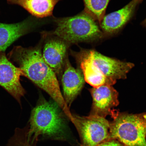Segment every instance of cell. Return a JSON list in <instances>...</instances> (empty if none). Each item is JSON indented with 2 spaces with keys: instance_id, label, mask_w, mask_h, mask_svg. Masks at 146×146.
<instances>
[{
  "instance_id": "cell-19",
  "label": "cell",
  "mask_w": 146,
  "mask_h": 146,
  "mask_svg": "<svg viewBox=\"0 0 146 146\" xmlns=\"http://www.w3.org/2000/svg\"><path fill=\"white\" fill-rule=\"evenodd\" d=\"M31 146V145H29V146Z\"/></svg>"
},
{
  "instance_id": "cell-17",
  "label": "cell",
  "mask_w": 146,
  "mask_h": 146,
  "mask_svg": "<svg viewBox=\"0 0 146 146\" xmlns=\"http://www.w3.org/2000/svg\"><path fill=\"white\" fill-rule=\"evenodd\" d=\"M143 25L146 27V18L143 22Z\"/></svg>"
},
{
  "instance_id": "cell-15",
  "label": "cell",
  "mask_w": 146,
  "mask_h": 146,
  "mask_svg": "<svg viewBox=\"0 0 146 146\" xmlns=\"http://www.w3.org/2000/svg\"><path fill=\"white\" fill-rule=\"evenodd\" d=\"M96 146H125L117 140L110 139Z\"/></svg>"
},
{
  "instance_id": "cell-3",
  "label": "cell",
  "mask_w": 146,
  "mask_h": 146,
  "mask_svg": "<svg viewBox=\"0 0 146 146\" xmlns=\"http://www.w3.org/2000/svg\"><path fill=\"white\" fill-rule=\"evenodd\" d=\"M54 21L56 28L48 33L58 36L70 45L94 41L103 36L96 20L85 11L72 17L55 18Z\"/></svg>"
},
{
  "instance_id": "cell-13",
  "label": "cell",
  "mask_w": 146,
  "mask_h": 146,
  "mask_svg": "<svg viewBox=\"0 0 146 146\" xmlns=\"http://www.w3.org/2000/svg\"><path fill=\"white\" fill-rule=\"evenodd\" d=\"M60 0H7L8 3L20 5L35 17L43 18L52 15L54 7Z\"/></svg>"
},
{
  "instance_id": "cell-6",
  "label": "cell",
  "mask_w": 146,
  "mask_h": 146,
  "mask_svg": "<svg viewBox=\"0 0 146 146\" xmlns=\"http://www.w3.org/2000/svg\"><path fill=\"white\" fill-rule=\"evenodd\" d=\"M89 52L98 72L112 85L118 80L125 79L127 73L134 66L132 63L108 57L94 50H89Z\"/></svg>"
},
{
  "instance_id": "cell-1",
  "label": "cell",
  "mask_w": 146,
  "mask_h": 146,
  "mask_svg": "<svg viewBox=\"0 0 146 146\" xmlns=\"http://www.w3.org/2000/svg\"><path fill=\"white\" fill-rule=\"evenodd\" d=\"M26 77L46 92L59 106L69 119L72 114L66 103L60 90L56 74L44 59L41 46L14 47L9 54Z\"/></svg>"
},
{
  "instance_id": "cell-8",
  "label": "cell",
  "mask_w": 146,
  "mask_h": 146,
  "mask_svg": "<svg viewBox=\"0 0 146 146\" xmlns=\"http://www.w3.org/2000/svg\"><path fill=\"white\" fill-rule=\"evenodd\" d=\"M42 53L44 61L56 75L61 74L70 45L57 36L44 33Z\"/></svg>"
},
{
  "instance_id": "cell-4",
  "label": "cell",
  "mask_w": 146,
  "mask_h": 146,
  "mask_svg": "<svg viewBox=\"0 0 146 146\" xmlns=\"http://www.w3.org/2000/svg\"><path fill=\"white\" fill-rule=\"evenodd\" d=\"M110 122V139L125 146H146V112L138 114L117 113Z\"/></svg>"
},
{
  "instance_id": "cell-16",
  "label": "cell",
  "mask_w": 146,
  "mask_h": 146,
  "mask_svg": "<svg viewBox=\"0 0 146 146\" xmlns=\"http://www.w3.org/2000/svg\"><path fill=\"white\" fill-rule=\"evenodd\" d=\"M22 143V144H21L19 146H28V142L27 141L26 138L25 139V141L23 142Z\"/></svg>"
},
{
  "instance_id": "cell-12",
  "label": "cell",
  "mask_w": 146,
  "mask_h": 146,
  "mask_svg": "<svg viewBox=\"0 0 146 146\" xmlns=\"http://www.w3.org/2000/svg\"><path fill=\"white\" fill-rule=\"evenodd\" d=\"M35 22L27 19L11 24L0 23V52H4L11 44L36 26Z\"/></svg>"
},
{
  "instance_id": "cell-10",
  "label": "cell",
  "mask_w": 146,
  "mask_h": 146,
  "mask_svg": "<svg viewBox=\"0 0 146 146\" xmlns=\"http://www.w3.org/2000/svg\"><path fill=\"white\" fill-rule=\"evenodd\" d=\"M64 67L62 78L63 96L66 103L70 108L73 101L81 92L85 81L81 70L73 67L68 58Z\"/></svg>"
},
{
  "instance_id": "cell-7",
  "label": "cell",
  "mask_w": 146,
  "mask_h": 146,
  "mask_svg": "<svg viewBox=\"0 0 146 146\" xmlns=\"http://www.w3.org/2000/svg\"><path fill=\"white\" fill-rule=\"evenodd\" d=\"M89 91L93 103L89 115L106 118L107 116L114 117L118 111L115 109L119 104L118 93L112 86L104 85L93 87Z\"/></svg>"
},
{
  "instance_id": "cell-11",
  "label": "cell",
  "mask_w": 146,
  "mask_h": 146,
  "mask_svg": "<svg viewBox=\"0 0 146 146\" xmlns=\"http://www.w3.org/2000/svg\"><path fill=\"white\" fill-rule=\"evenodd\" d=\"M139 3L138 0H132L120 10L105 16L100 25L102 30L110 34L119 30L132 17Z\"/></svg>"
},
{
  "instance_id": "cell-5",
  "label": "cell",
  "mask_w": 146,
  "mask_h": 146,
  "mask_svg": "<svg viewBox=\"0 0 146 146\" xmlns=\"http://www.w3.org/2000/svg\"><path fill=\"white\" fill-rule=\"evenodd\" d=\"M70 120L79 133L81 146H96L110 139V122L106 118L91 115L85 116L73 114Z\"/></svg>"
},
{
  "instance_id": "cell-18",
  "label": "cell",
  "mask_w": 146,
  "mask_h": 146,
  "mask_svg": "<svg viewBox=\"0 0 146 146\" xmlns=\"http://www.w3.org/2000/svg\"><path fill=\"white\" fill-rule=\"evenodd\" d=\"M142 1V0H138V1L140 3V2H141Z\"/></svg>"
},
{
  "instance_id": "cell-2",
  "label": "cell",
  "mask_w": 146,
  "mask_h": 146,
  "mask_svg": "<svg viewBox=\"0 0 146 146\" xmlns=\"http://www.w3.org/2000/svg\"><path fill=\"white\" fill-rule=\"evenodd\" d=\"M63 114L61 108L54 100H40L31 113L30 129L26 136L27 141L32 144L41 136L56 140L65 139L67 127Z\"/></svg>"
},
{
  "instance_id": "cell-9",
  "label": "cell",
  "mask_w": 146,
  "mask_h": 146,
  "mask_svg": "<svg viewBox=\"0 0 146 146\" xmlns=\"http://www.w3.org/2000/svg\"><path fill=\"white\" fill-rule=\"evenodd\" d=\"M21 76L25 75L21 68L16 67L3 52L0 54V86L21 104L25 94L20 82Z\"/></svg>"
},
{
  "instance_id": "cell-14",
  "label": "cell",
  "mask_w": 146,
  "mask_h": 146,
  "mask_svg": "<svg viewBox=\"0 0 146 146\" xmlns=\"http://www.w3.org/2000/svg\"><path fill=\"white\" fill-rule=\"evenodd\" d=\"M84 11L100 25L104 17L106 9L110 0H83Z\"/></svg>"
}]
</instances>
